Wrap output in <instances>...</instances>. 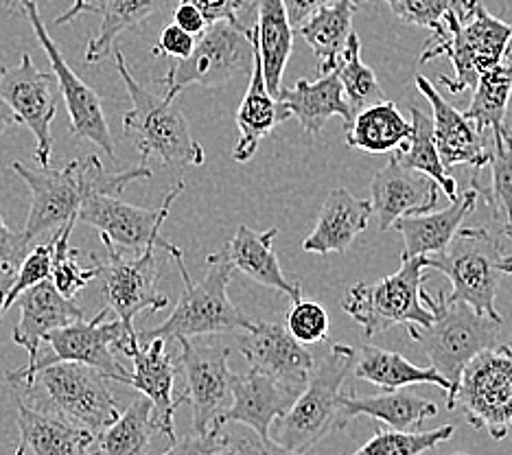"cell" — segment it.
<instances>
[{"instance_id": "obj_1", "label": "cell", "mask_w": 512, "mask_h": 455, "mask_svg": "<svg viewBox=\"0 0 512 455\" xmlns=\"http://www.w3.org/2000/svg\"><path fill=\"white\" fill-rule=\"evenodd\" d=\"M11 169L25 180L31 193L29 217L22 228V237L29 245L44 232L77 221L79 208L88 195H119L127 184L151 178V169L145 165L110 173L97 156L73 160L62 169H29L22 162H11Z\"/></svg>"}, {"instance_id": "obj_2", "label": "cell", "mask_w": 512, "mask_h": 455, "mask_svg": "<svg viewBox=\"0 0 512 455\" xmlns=\"http://www.w3.org/2000/svg\"><path fill=\"white\" fill-rule=\"evenodd\" d=\"M510 53L512 25L495 18L482 0H467L460 14H445V22L432 31V40L425 44L418 64L447 57L456 77L440 75L438 81L451 95H462L477 84L482 73L502 64Z\"/></svg>"}, {"instance_id": "obj_3", "label": "cell", "mask_w": 512, "mask_h": 455, "mask_svg": "<svg viewBox=\"0 0 512 455\" xmlns=\"http://www.w3.org/2000/svg\"><path fill=\"white\" fill-rule=\"evenodd\" d=\"M169 254L182 274L184 294L165 322L156 329L136 333L138 344L151 340H193V337L204 335L254 329L256 320L243 313L228 296L232 267L219 254H211L206 259L208 272L202 280L191 278L180 248Z\"/></svg>"}, {"instance_id": "obj_4", "label": "cell", "mask_w": 512, "mask_h": 455, "mask_svg": "<svg viewBox=\"0 0 512 455\" xmlns=\"http://www.w3.org/2000/svg\"><path fill=\"white\" fill-rule=\"evenodd\" d=\"M116 68L132 99V110L123 116V134L141 151L143 165L149 158L160 160L169 169L204 165V147L191 134L184 112L132 77L121 49L114 51Z\"/></svg>"}, {"instance_id": "obj_5", "label": "cell", "mask_w": 512, "mask_h": 455, "mask_svg": "<svg viewBox=\"0 0 512 455\" xmlns=\"http://www.w3.org/2000/svg\"><path fill=\"white\" fill-rule=\"evenodd\" d=\"M423 263L451 280L445 296L449 302H464L475 313L502 322L495 298L499 280L512 274V256L486 228H460L445 252L423 256Z\"/></svg>"}, {"instance_id": "obj_6", "label": "cell", "mask_w": 512, "mask_h": 455, "mask_svg": "<svg viewBox=\"0 0 512 455\" xmlns=\"http://www.w3.org/2000/svg\"><path fill=\"white\" fill-rule=\"evenodd\" d=\"M355 364V348L335 344L320 364L309 372L305 388L289 410L274 420V438L278 445L296 453H307L327 438L340 431V392L346 377Z\"/></svg>"}, {"instance_id": "obj_7", "label": "cell", "mask_w": 512, "mask_h": 455, "mask_svg": "<svg viewBox=\"0 0 512 455\" xmlns=\"http://www.w3.org/2000/svg\"><path fill=\"white\" fill-rule=\"evenodd\" d=\"M427 307L434 311V322L425 329H407L414 342L421 344L438 375L451 383L447 407L453 410V396L464 366L486 348H495L502 322L475 313L464 302H449L442 294L425 296Z\"/></svg>"}, {"instance_id": "obj_8", "label": "cell", "mask_w": 512, "mask_h": 455, "mask_svg": "<svg viewBox=\"0 0 512 455\" xmlns=\"http://www.w3.org/2000/svg\"><path fill=\"white\" fill-rule=\"evenodd\" d=\"M401 270L377 283H357L344 294L342 309L362 326L368 337H375L390 326L425 329L434 322V311L427 307L423 256L401 261Z\"/></svg>"}, {"instance_id": "obj_9", "label": "cell", "mask_w": 512, "mask_h": 455, "mask_svg": "<svg viewBox=\"0 0 512 455\" xmlns=\"http://www.w3.org/2000/svg\"><path fill=\"white\" fill-rule=\"evenodd\" d=\"M241 22H213L195 38V49L184 60L171 64L160 79L165 99L176 101L184 88H219L248 73L252 64V42Z\"/></svg>"}, {"instance_id": "obj_10", "label": "cell", "mask_w": 512, "mask_h": 455, "mask_svg": "<svg viewBox=\"0 0 512 455\" xmlns=\"http://www.w3.org/2000/svg\"><path fill=\"white\" fill-rule=\"evenodd\" d=\"M106 245V259H99L92 254V261L99 267L101 289L108 300L110 311L121 320L127 340L132 348L138 344L134 318L141 311H162L169 305V298L158 291V274L160 267L156 261V245H149L143 252L127 254L106 239H101ZM123 350V353H125Z\"/></svg>"}, {"instance_id": "obj_11", "label": "cell", "mask_w": 512, "mask_h": 455, "mask_svg": "<svg viewBox=\"0 0 512 455\" xmlns=\"http://www.w3.org/2000/svg\"><path fill=\"white\" fill-rule=\"evenodd\" d=\"M460 410L473 429H486L504 440L512 429V346L486 348L462 370L453 410Z\"/></svg>"}, {"instance_id": "obj_12", "label": "cell", "mask_w": 512, "mask_h": 455, "mask_svg": "<svg viewBox=\"0 0 512 455\" xmlns=\"http://www.w3.org/2000/svg\"><path fill=\"white\" fill-rule=\"evenodd\" d=\"M108 383L110 379L97 368L77 361H57L40 368L29 388H42L53 414L97 436L121 416Z\"/></svg>"}, {"instance_id": "obj_13", "label": "cell", "mask_w": 512, "mask_h": 455, "mask_svg": "<svg viewBox=\"0 0 512 455\" xmlns=\"http://www.w3.org/2000/svg\"><path fill=\"white\" fill-rule=\"evenodd\" d=\"M110 307L101 309L92 320H75L66 326H60L51 333L44 335V344L49 346V353L36 361L31 370V377L27 388L33 383L36 372L44 366L57 364V361H77V364H86L90 368H97L103 372L110 381L127 383L130 372L123 368V364L116 359V350H125L130 344L125 335L121 320H110Z\"/></svg>"}, {"instance_id": "obj_14", "label": "cell", "mask_w": 512, "mask_h": 455, "mask_svg": "<svg viewBox=\"0 0 512 455\" xmlns=\"http://www.w3.org/2000/svg\"><path fill=\"white\" fill-rule=\"evenodd\" d=\"M184 191V184H176L165 197L160 208H141L132 206L123 200L119 195H108V193H92L88 195L84 204H81L77 219L84 221V224L97 228L101 239L110 241L114 248L127 254H138L143 252L149 245H156L162 250H176L178 245H173L162 237V224L169 217L171 204L178 200V195Z\"/></svg>"}, {"instance_id": "obj_15", "label": "cell", "mask_w": 512, "mask_h": 455, "mask_svg": "<svg viewBox=\"0 0 512 455\" xmlns=\"http://www.w3.org/2000/svg\"><path fill=\"white\" fill-rule=\"evenodd\" d=\"M11 3H14L20 14L29 20L33 33H36V38L46 53V60L51 62L57 88H60V95L66 101L68 116H71V134L77 138L90 140V143H95L108 158H114V140L110 134L106 114H103L101 97L86 84V81H81L75 70L64 60L60 46L55 44L40 16L38 0H11Z\"/></svg>"}, {"instance_id": "obj_16", "label": "cell", "mask_w": 512, "mask_h": 455, "mask_svg": "<svg viewBox=\"0 0 512 455\" xmlns=\"http://www.w3.org/2000/svg\"><path fill=\"white\" fill-rule=\"evenodd\" d=\"M176 342L180 346V370L186 379V392L180 396V401L191 405L195 434L206 436L232 403L230 348L197 340Z\"/></svg>"}, {"instance_id": "obj_17", "label": "cell", "mask_w": 512, "mask_h": 455, "mask_svg": "<svg viewBox=\"0 0 512 455\" xmlns=\"http://www.w3.org/2000/svg\"><path fill=\"white\" fill-rule=\"evenodd\" d=\"M0 99L14 112L16 123L25 125L36 138V158L42 167H49L53 154L51 123L60 99L55 75L42 73L31 55L22 53L16 66H0Z\"/></svg>"}, {"instance_id": "obj_18", "label": "cell", "mask_w": 512, "mask_h": 455, "mask_svg": "<svg viewBox=\"0 0 512 455\" xmlns=\"http://www.w3.org/2000/svg\"><path fill=\"white\" fill-rule=\"evenodd\" d=\"M14 305L20 309V322L14 326V342L29 353V361L22 368L7 372L9 383H29L31 370L40 359V344L46 333H51L60 326L71 324L84 318V311L77 307L73 298L62 296L57 287L49 280L33 285L22 291Z\"/></svg>"}, {"instance_id": "obj_19", "label": "cell", "mask_w": 512, "mask_h": 455, "mask_svg": "<svg viewBox=\"0 0 512 455\" xmlns=\"http://www.w3.org/2000/svg\"><path fill=\"white\" fill-rule=\"evenodd\" d=\"M237 348L246 357L250 370L263 372L305 388L316 359L289 333L285 326L274 322H256L254 329L237 333Z\"/></svg>"}, {"instance_id": "obj_20", "label": "cell", "mask_w": 512, "mask_h": 455, "mask_svg": "<svg viewBox=\"0 0 512 455\" xmlns=\"http://www.w3.org/2000/svg\"><path fill=\"white\" fill-rule=\"evenodd\" d=\"M302 390L263 372L248 370L246 375L232 372V403L217 420L215 431L228 423H241L254 429L256 436L270 438V427L294 405Z\"/></svg>"}, {"instance_id": "obj_21", "label": "cell", "mask_w": 512, "mask_h": 455, "mask_svg": "<svg viewBox=\"0 0 512 455\" xmlns=\"http://www.w3.org/2000/svg\"><path fill=\"white\" fill-rule=\"evenodd\" d=\"M125 355L134 361V372H130L127 383L151 401V423L169 442L176 440L173 418L182 405L180 396H173L178 368L173 357L167 353L165 340H151L145 344H136L125 350Z\"/></svg>"}, {"instance_id": "obj_22", "label": "cell", "mask_w": 512, "mask_h": 455, "mask_svg": "<svg viewBox=\"0 0 512 455\" xmlns=\"http://www.w3.org/2000/svg\"><path fill=\"white\" fill-rule=\"evenodd\" d=\"M438 193L440 189L432 178L403 167L392 154L388 165L370 182V206L379 230H390L401 217L429 213L438 204Z\"/></svg>"}, {"instance_id": "obj_23", "label": "cell", "mask_w": 512, "mask_h": 455, "mask_svg": "<svg viewBox=\"0 0 512 455\" xmlns=\"http://www.w3.org/2000/svg\"><path fill=\"white\" fill-rule=\"evenodd\" d=\"M414 84L418 92L429 101V105H432L434 140L442 165L447 169L456 165H469L482 171L488 165V156H491V149L486 147V134L477 130L456 105L442 99L440 92L425 75L416 73Z\"/></svg>"}, {"instance_id": "obj_24", "label": "cell", "mask_w": 512, "mask_h": 455, "mask_svg": "<svg viewBox=\"0 0 512 455\" xmlns=\"http://www.w3.org/2000/svg\"><path fill=\"white\" fill-rule=\"evenodd\" d=\"M18 447L14 455H97V436L57 414L29 407L16 396Z\"/></svg>"}, {"instance_id": "obj_25", "label": "cell", "mask_w": 512, "mask_h": 455, "mask_svg": "<svg viewBox=\"0 0 512 455\" xmlns=\"http://www.w3.org/2000/svg\"><path fill=\"white\" fill-rule=\"evenodd\" d=\"M248 35L252 42V77L246 90V97H243L237 112L239 143L232 149V160L237 162H248L256 154V149H259L261 140L267 134H272L285 119H289V112L283 108V103L272 97L270 90L265 86L254 27H250Z\"/></svg>"}, {"instance_id": "obj_26", "label": "cell", "mask_w": 512, "mask_h": 455, "mask_svg": "<svg viewBox=\"0 0 512 455\" xmlns=\"http://www.w3.org/2000/svg\"><path fill=\"white\" fill-rule=\"evenodd\" d=\"M278 228H270L265 232H254L248 226H239L235 237H232L224 250L217 252L232 270L246 274L250 280L265 285L276 291H283L292 302L302 300L300 285L289 283L285 278L281 263L274 252V239Z\"/></svg>"}, {"instance_id": "obj_27", "label": "cell", "mask_w": 512, "mask_h": 455, "mask_svg": "<svg viewBox=\"0 0 512 455\" xmlns=\"http://www.w3.org/2000/svg\"><path fill=\"white\" fill-rule=\"evenodd\" d=\"M370 217V200H359L346 189H333L320 208L316 228L302 241V250L322 256L346 252L368 228Z\"/></svg>"}, {"instance_id": "obj_28", "label": "cell", "mask_w": 512, "mask_h": 455, "mask_svg": "<svg viewBox=\"0 0 512 455\" xmlns=\"http://www.w3.org/2000/svg\"><path fill=\"white\" fill-rule=\"evenodd\" d=\"M475 204L477 193L471 189L451 200V206L438 210V213H421L394 221L392 230H397L403 237L401 261L445 252L456 232L462 228V221L475 210Z\"/></svg>"}, {"instance_id": "obj_29", "label": "cell", "mask_w": 512, "mask_h": 455, "mask_svg": "<svg viewBox=\"0 0 512 455\" xmlns=\"http://www.w3.org/2000/svg\"><path fill=\"white\" fill-rule=\"evenodd\" d=\"M438 414L436 403L423 399V396L403 392V390H383L375 396H357L351 392H340V414L337 425L340 431L357 416H370L386 423L390 429L410 431L427 418Z\"/></svg>"}, {"instance_id": "obj_30", "label": "cell", "mask_w": 512, "mask_h": 455, "mask_svg": "<svg viewBox=\"0 0 512 455\" xmlns=\"http://www.w3.org/2000/svg\"><path fill=\"white\" fill-rule=\"evenodd\" d=\"M276 99L283 103L289 116H294L300 123L302 130L316 138L322 134V127L331 116H340V119H344V125L353 119L335 70L322 75L318 81L300 79L292 88H281Z\"/></svg>"}, {"instance_id": "obj_31", "label": "cell", "mask_w": 512, "mask_h": 455, "mask_svg": "<svg viewBox=\"0 0 512 455\" xmlns=\"http://www.w3.org/2000/svg\"><path fill=\"white\" fill-rule=\"evenodd\" d=\"M346 145L366 154H394L407 147L412 138V123L399 112L392 101L372 103L357 112L344 125Z\"/></svg>"}, {"instance_id": "obj_32", "label": "cell", "mask_w": 512, "mask_h": 455, "mask_svg": "<svg viewBox=\"0 0 512 455\" xmlns=\"http://www.w3.org/2000/svg\"><path fill=\"white\" fill-rule=\"evenodd\" d=\"M256 46H259L265 86L276 97L283 88V75L294 49V27L287 18L283 0H256Z\"/></svg>"}, {"instance_id": "obj_33", "label": "cell", "mask_w": 512, "mask_h": 455, "mask_svg": "<svg viewBox=\"0 0 512 455\" xmlns=\"http://www.w3.org/2000/svg\"><path fill=\"white\" fill-rule=\"evenodd\" d=\"M357 11L355 0H335L331 5H324L302 22L294 33L302 35L313 55H316L318 66L324 75L333 73L337 62L351 40L353 16Z\"/></svg>"}, {"instance_id": "obj_34", "label": "cell", "mask_w": 512, "mask_h": 455, "mask_svg": "<svg viewBox=\"0 0 512 455\" xmlns=\"http://www.w3.org/2000/svg\"><path fill=\"white\" fill-rule=\"evenodd\" d=\"M351 375L377 385L381 390H403L410 388V385L427 383L445 390L447 396L451 392V383L442 375H438L432 366H414L399 353H392V350L379 346H362L355 350V364Z\"/></svg>"}, {"instance_id": "obj_35", "label": "cell", "mask_w": 512, "mask_h": 455, "mask_svg": "<svg viewBox=\"0 0 512 455\" xmlns=\"http://www.w3.org/2000/svg\"><path fill=\"white\" fill-rule=\"evenodd\" d=\"M173 0H97L101 25L86 46V62L97 64L108 57L123 31L141 27L147 18L167 9Z\"/></svg>"}, {"instance_id": "obj_36", "label": "cell", "mask_w": 512, "mask_h": 455, "mask_svg": "<svg viewBox=\"0 0 512 455\" xmlns=\"http://www.w3.org/2000/svg\"><path fill=\"white\" fill-rule=\"evenodd\" d=\"M512 95V53L502 64L486 70L473 86V99L464 116L482 134H499L506 130V112Z\"/></svg>"}, {"instance_id": "obj_37", "label": "cell", "mask_w": 512, "mask_h": 455, "mask_svg": "<svg viewBox=\"0 0 512 455\" xmlns=\"http://www.w3.org/2000/svg\"><path fill=\"white\" fill-rule=\"evenodd\" d=\"M488 167H491L493 178L491 186H484L473 171L471 189L491 208L493 219L502 221L504 235L512 239V134L508 132V127L504 132L493 134Z\"/></svg>"}, {"instance_id": "obj_38", "label": "cell", "mask_w": 512, "mask_h": 455, "mask_svg": "<svg viewBox=\"0 0 512 455\" xmlns=\"http://www.w3.org/2000/svg\"><path fill=\"white\" fill-rule=\"evenodd\" d=\"M412 114V138L405 149L394 151V156L401 160V165L427 175L432 178L438 189L445 193L449 200H456L458 197V182L451 178L449 169L442 165L436 140H434V125L432 116L425 114L418 108H410Z\"/></svg>"}, {"instance_id": "obj_39", "label": "cell", "mask_w": 512, "mask_h": 455, "mask_svg": "<svg viewBox=\"0 0 512 455\" xmlns=\"http://www.w3.org/2000/svg\"><path fill=\"white\" fill-rule=\"evenodd\" d=\"M154 431L151 401L141 396L110 427L97 434V455H147Z\"/></svg>"}, {"instance_id": "obj_40", "label": "cell", "mask_w": 512, "mask_h": 455, "mask_svg": "<svg viewBox=\"0 0 512 455\" xmlns=\"http://www.w3.org/2000/svg\"><path fill=\"white\" fill-rule=\"evenodd\" d=\"M359 53H362V44H359L357 33H353L340 57V62L335 66V75L344 88L348 110H351L353 116L368 108V105L386 99L383 97L375 70L362 62V55Z\"/></svg>"}, {"instance_id": "obj_41", "label": "cell", "mask_w": 512, "mask_h": 455, "mask_svg": "<svg viewBox=\"0 0 512 455\" xmlns=\"http://www.w3.org/2000/svg\"><path fill=\"white\" fill-rule=\"evenodd\" d=\"M453 434H456L453 425H442L429 431H377L362 449L351 455H423L440 442L451 440Z\"/></svg>"}, {"instance_id": "obj_42", "label": "cell", "mask_w": 512, "mask_h": 455, "mask_svg": "<svg viewBox=\"0 0 512 455\" xmlns=\"http://www.w3.org/2000/svg\"><path fill=\"white\" fill-rule=\"evenodd\" d=\"M75 221H68L66 226L60 228L55 235V254H53V270H51V283L57 287L62 296L73 298L84 289L92 278L99 276V267L92 265L90 270H84L77 263V250L71 248V235H73Z\"/></svg>"}, {"instance_id": "obj_43", "label": "cell", "mask_w": 512, "mask_h": 455, "mask_svg": "<svg viewBox=\"0 0 512 455\" xmlns=\"http://www.w3.org/2000/svg\"><path fill=\"white\" fill-rule=\"evenodd\" d=\"M355 3H362V0H355ZM381 3H386L392 14L407 25L436 31L445 22V14L449 11L460 14L467 0H381Z\"/></svg>"}, {"instance_id": "obj_44", "label": "cell", "mask_w": 512, "mask_h": 455, "mask_svg": "<svg viewBox=\"0 0 512 455\" xmlns=\"http://www.w3.org/2000/svg\"><path fill=\"white\" fill-rule=\"evenodd\" d=\"M53 254H55V237L51 241L42 243V245H36L33 250L29 248V252L25 254V259L20 261L18 270H16L14 285H11L7 300H5V311L14 307V302L22 294V291L42 283V280L51 278Z\"/></svg>"}, {"instance_id": "obj_45", "label": "cell", "mask_w": 512, "mask_h": 455, "mask_svg": "<svg viewBox=\"0 0 512 455\" xmlns=\"http://www.w3.org/2000/svg\"><path fill=\"white\" fill-rule=\"evenodd\" d=\"M287 331L300 344H320L329 337V313L318 302L298 300L287 315Z\"/></svg>"}, {"instance_id": "obj_46", "label": "cell", "mask_w": 512, "mask_h": 455, "mask_svg": "<svg viewBox=\"0 0 512 455\" xmlns=\"http://www.w3.org/2000/svg\"><path fill=\"white\" fill-rule=\"evenodd\" d=\"M211 455H305L285 449L272 438L261 436H221Z\"/></svg>"}, {"instance_id": "obj_47", "label": "cell", "mask_w": 512, "mask_h": 455, "mask_svg": "<svg viewBox=\"0 0 512 455\" xmlns=\"http://www.w3.org/2000/svg\"><path fill=\"white\" fill-rule=\"evenodd\" d=\"M193 49H195V35L186 33L176 25V22H173V25L160 31L158 44L154 46V55H165V57H171V60H184V57H189L193 53Z\"/></svg>"}, {"instance_id": "obj_48", "label": "cell", "mask_w": 512, "mask_h": 455, "mask_svg": "<svg viewBox=\"0 0 512 455\" xmlns=\"http://www.w3.org/2000/svg\"><path fill=\"white\" fill-rule=\"evenodd\" d=\"M191 3L204 16L206 25L213 22H235L239 25V11L246 5V0H184Z\"/></svg>"}, {"instance_id": "obj_49", "label": "cell", "mask_w": 512, "mask_h": 455, "mask_svg": "<svg viewBox=\"0 0 512 455\" xmlns=\"http://www.w3.org/2000/svg\"><path fill=\"white\" fill-rule=\"evenodd\" d=\"M29 252V243L22 237V232H14L7 224L3 215H0V263L18 270L20 261L25 259Z\"/></svg>"}, {"instance_id": "obj_50", "label": "cell", "mask_w": 512, "mask_h": 455, "mask_svg": "<svg viewBox=\"0 0 512 455\" xmlns=\"http://www.w3.org/2000/svg\"><path fill=\"white\" fill-rule=\"evenodd\" d=\"M219 434L221 431L213 429L211 434H206V436L195 434V436H184L180 440L176 438L171 442V447L160 455H211L217 445Z\"/></svg>"}, {"instance_id": "obj_51", "label": "cell", "mask_w": 512, "mask_h": 455, "mask_svg": "<svg viewBox=\"0 0 512 455\" xmlns=\"http://www.w3.org/2000/svg\"><path fill=\"white\" fill-rule=\"evenodd\" d=\"M335 0H283L285 11H287V18L292 22V27H300L302 22H305L313 11H318L324 5H331Z\"/></svg>"}, {"instance_id": "obj_52", "label": "cell", "mask_w": 512, "mask_h": 455, "mask_svg": "<svg viewBox=\"0 0 512 455\" xmlns=\"http://www.w3.org/2000/svg\"><path fill=\"white\" fill-rule=\"evenodd\" d=\"M173 20H176V25L180 29H184L191 35H200L208 27L200 11H197L191 3H184V0L176 7V11H173Z\"/></svg>"}, {"instance_id": "obj_53", "label": "cell", "mask_w": 512, "mask_h": 455, "mask_svg": "<svg viewBox=\"0 0 512 455\" xmlns=\"http://www.w3.org/2000/svg\"><path fill=\"white\" fill-rule=\"evenodd\" d=\"M84 11H97V0H73V7L57 18L55 25L62 27L66 22L75 20L79 14H84Z\"/></svg>"}, {"instance_id": "obj_54", "label": "cell", "mask_w": 512, "mask_h": 455, "mask_svg": "<svg viewBox=\"0 0 512 455\" xmlns=\"http://www.w3.org/2000/svg\"><path fill=\"white\" fill-rule=\"evenodd\" d=\"M14 278H16L14 267L0 263V318H3V313H5V300H7L11 285H14Z\"/></svg>"}, {"instance_id": "obj_55", "label": "cell", "mask_w": 512, "mask_h": 455, "mask_svg": "<svg viewBox=\"0 0 512 455\" xmlns=\"http://www.w3.org/2000/svg\"><path fill=\"white\" fill-rule=\"evenodd\" d=\"M11 125H16V116L9 110V105L0 99V136H3Z\"/></svg>"}, {"instance_id": "obj_56", "label": "cell", "mask_w": 512, "mask_h": 455, "mask_svg": "<svg viewBox=\"0 0 512 455\" xmlns=\"http://www.w3.org/2000/svg\"><path fill=\"white\" fill-rule=\"evenodd\" d=\"M510 346H512V337H510Z\"/></svg>"}, {"instance_id": "obj_57", "label": "cell", "mask_w": 512, "mask_h": 455, "mask_svg": "<svg viewBox=\"0 0 512 455\" xmlns=\"http://www.w3.org/2000/svg\"><path fill=\"white\" fill-rule=\"evenodd\" d=\"M508 132H510V134H512V127H510V130H508Z\"/></svg>"}, {"instance_id": "obj_58", "label": "cell", "mask_w": 512, "mask_h": 455, "mask_svg": "<svg viewBox=\"0 0 512 455\" xmlns=\"http://www.w3.org/2000/svg\"><path fill=\"white\" fill-rule=\"evenodd\" d=\"M460 455H464V453H460Z\"/></svg>"}]
</instances>
